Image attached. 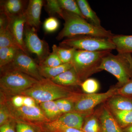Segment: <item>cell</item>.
<instances>
[{
  "instance_id": "17",
  "label": "cell",
  "mask_w": 132,
  "mask_h": 132,
  "mask_svg": "<svg viewBox=\"0 0 132 132\" xmlns=\"http://www.w3.org/2000/svg\"><path fill=\"white\" fill-rule=\"evenodd\" d=\"M25 1L21 0H7L1 4L2 12L8 16H16L25 13Z\"/></svg>"
},
{
  "instance_id": "22",
  "label": "cell",
  "mask_w": 132,
  "mask_h": 132,
  "mask_svg": "<svg viewBox=\"0 0 132 132\" xmlns=\"http://www.w3.org/2000/svg\"><path fill=\"white\" fill-rule=\"evenodd\" d=\"M81 130L84 132H101L100 122L96 111L86 116Z\"/></svg>"
},
{
  "instance_id": "33",
  "label": "cell",
  "mask_w": 132,
  "mask_h": 132,
  "mask_svg": "<svg viewBox=\"0 0 132 132\" xmlns=\"http://www.w3.org/2000/svg\"><path fill=\"white\" fill-rule=\"evenodd\" d=\"M12 119L10 110L6 102H5V100L1 101L0 106V126L7 123Z\"/></svg>"
},
{
  "instance_id": "24",
  "label": "cell",
  "mask_w": 132,
  "mask_h": 132,
  "mask_svg": "<svg viewBox=\"0 0 132 132\" xmlns=\"http://www.w3.org/2000/svg\"><path fill=\"white\" fill-rule=\"evenodd\" d=\"M40 125V128L43 132H84L81 130L66 127L56 120L42 123Z\"/></svg>"
},
{
  "instance_id": "7",
  "label": "cell",
  "mask_w": 132,
  "mask_h": 132,
  "mask_svg": "<svg viewBox=\"0 0 132 132\" xmlns=\"http://www.w3.org/2000/svg\"><path fill=\"white\" fill-rule=\"evenodd\" d=\"M118 88L114 86L106 92L101 93L92 94L75 93L71 97L74 103V111L85 116L94 112V109L111 97L117 94Z\"/></svg>"
},
{
  "instance_id": "11",
  "label": "cell",
  "mask_w": 132,
  "mask_h": 132,
  "mask_svg": "<svg viewBox=\"0 0 132 132\" xmlns=\"http://www.w3.org/2000/svg\"><path fill=\"white\" fill-rule=\"evenodd\" d=\"M95 111L100 122L101 132H123L106 103Z\"/></svg>"
},
{
  "instance_id": "36",
  "label": "cell",
  "mask_w": 132,
  "mask_h": 132,
  "mask_svg": "<svg viewBox=\"0 0 132 132\" xmlns=\"http://www.w3.org/2000/svg\"><path fill=\"white\" fill-rule=\"evenodd\" d=\"M117 94L132 98V78L126 85L117 89Z\"/></svg>"
},
{
  "instance_id": "29",
  "label": "cell",
  "mask_w": 132,
  "mask_h": 132,
  "mask_svg": "<svg viewBox=\"0 0 132 132\" xmlns=\"http://www.w3.org/2000/svg\"><path fill=\"white\" fill-rule=\"evenodd\" d=\"M83 92L87 94L96 93L100 88L98 81L93 78H88L83 81L81 85Z\"/></svg>"
},
{
  "instance_id": "10",
  "label": "cell",
  "mask_w": 132,
  "mask_h": 132,
  "mask_svg": "<svg viewBox=\"0 0 132 132\" xmlns=\"http://www.w3.org/2000/svg\"><path fill=\"white\" fill-rule=\"evenodd\" d=\"M6 103L12 117L16 120L39 124L49 122L42 109L38 105L16 108L12 106L8 101H7Z\"/></svg>"
},
{
  "instance_id": "26",
  "label": "cell",
  "mask_w": 132,
  "mask_h": 132,
  "mask_svg": "<svg viewBox=\"0 0 132 132\" xmlns=\"http://www.w3.org/2000/svg\"><path fill=\"white\" fill-rule=\"evenodd\" d=\"M53 52L58 55L63 64L71 63L73 58L75 49L72 48L57 46L54 45L52 47Z\"/></svg>"
},
{
  "instance_id": "23",
  "label": "cell",
  "mask_w": 132,
  "mask_h": 132,
  "mask_svg": "<svg viewBox=\"0 0 132 132\" xmlns=\"http://www.w3.org/2000/svg\"><path fill=\"white\" fill-rule=\"evenodd\" d=\"M9 47H18L24 51L7 27L0 29V48Z\"/></svg>"
},
{
  "instance_id": "21",
  "label": "cell",
  "mask_w": 132,
  "mask_h": 132,
  "mask_svg": "<svg viewBox=\"0 0 132 132\" xmlns=\"http://www.w3.org/2000/svg\"><path fill=\"white\" fill-rule=\"evenodd\" d=\"M39 105L49 122L57 120L62 114L59 111L55 101L43 102Z\"/></svg>"
},
{
  "instance_id": "37",
  "label": "cell",
  "mask_w": 132,
  "mask_h": 132,
  "mask_svg": "<svg viewBox=\"0 0 132 132\" xmlns=\"http://www.w3.org/2000/svg\"><path fill=\"white\" fill-rule=\"evenodd\" d=\"M0 132H16V120L12 119L0 127Z\"/></svg>"
},
{
  "instance_id": "30",
  "label": "cell",
  "mask_w": 132,
  "mask_h": 132,
  "mask_svg": "<svg viewBox=\"0 0 132 132\" xmlns=\"http://www.w3.org/2000/svg\"><path fill=\"white\" fill-rule=\"evenodd\" d=\"M59 111L62 114L74 111V103L71 97L55 101Z\"/></svg>"
},
{
  "instance_id": "13",
  "label": "cell",
  "mask_w": 132,
  "mask_h": 132,
  "mask_svg": "<svg viewBox=\"0 0 132 132\" xmlns=\"http://www.w3.org/2000/svg\"><path fill=\"white\" fill-rule=\"evenodd\" d=\"M43 5L42 0H30L25 14L26 24L38 30L40 23V15Z\"/></svg>"
},
{
  "instance_id": "42",
  "label": "cell",
  "mask_w": 132,
  "mask_h": 132,
  "mask_svg": "<svg viewBox=\"0 0 132 132\" xmlns=\"http://www.w3.org/2000/svg\"><path fill=\"white\" fill-rule=\"evenodd\" d=\"M131 98V100H132V98Z\"/></svg>"
},
{
  "instance_id": "16",
  "label": "cell",
  "mask_w": 132,
  "mask_h": 132,
  "mask_svg": "<svg viewBox=\"0 0 132 132\" xmlns=\"http://www.w3.org/2000/svg\"><path fill=\"white\" fill-rule=\"evenodd\" d=\"M107 105L111 111H124L132 110V100L120 95L116 94L109 99Z\"/></svg>"
},
{
  "instance_id": "34",
  "label": "cell",
  "mask_w": 132,
  "mask_h": 132,
  "mask_svg": "<svg viewBox=\"0 0 132 132\" xmlns=\"http://www.w3.org/2000/svg\"><path fill=\"white\" fill-rule=\"evenodd\" d=\"M63 64L55 53L52 52L39 65L48 67H54Z\"/></svg>"
},
{
  "instance_id": "28",
  "label": "cell",
  "mask_w": 132,
  "mask_h": 132,
  "mask_svg": "<svg viewBox=\"0 0 132 132\" xmlns=\"http://www.w3.org/2000/svg\"><path fill=\"white\" fill-rule=\"evenodd\" d=\"M59 2L63 10L77 15L84 18L76 1L74 0H59Z\"/></svg>"
},
{
  "instance_id": "27",
  "label": "cell",
  "mask_w": 132,
  "mask_h": 132,
  "mask_svg": "<svg viewBox=\"0 0 132 132\" xmlns=\"http://www.w3.org/2000/svg\"><path fill=\"white\" fill-rule=\"evenodd\" d=\"M110 111L122 129L132 125V110L124 111Z\"/></svg>"
},
{
  "instance_id": "2",
  "label": "cell",
  "mask_w": 132,
  "mask_h": 132,
  "mask_svg": "<svg viewBox=\"0 0 132 132\" xmlns=\"http://www.w3.org/2000/svg\"><path fill=\"white\" fill-rule=\"evenodd\" d=\"M99 69L105 70L113 75L118 81L116 87H121L132 78L131 54L110 53L103 58Z\"/></svg>"
},
{
  "instance_id": "32",
  "label": "cell",
  "mask_w": 132,
  "mask_h": 132,
  "mask_svg": "<svg viewBox=\"0 0 132 132\" xmlns=\"http://www.w3.org/2000/svg\"><path fill=\"white\" fill-rule=\"evenodd\" d=\"M60 22L59 20L54 16H51L45 20L43 24L44 31L47 33H52L59 28Z\"/></svg>"
},
{
  "instance_id": "14",
  "label": "cell",
  "mask_w": 132,
  "mask_h": 132,
  "mask_svg": "<svg viewBox=\"0 0 132 132\" xmlns=\"http://www.w3.org/2000/svg\"><path fill=\"white\" fill-rule=\"evenodd\" d=\"M86 116L73 111L63 114L56 120L67 127L81 130Z\"/></svg>"
},
{
  "instance_id": "39",
  "label": "cell",
  "mask_w": 132,
  "mask_h": 132,
  "mask_svg": "<svg viewBox=\"0 0 132 132\" xmlns=\"http://www.w3.org/2000/svg\"><path fill=\"white\" fill-rule=\"evenodd\" d=\"M38 104L35 100L32 97L24 95V106H37L38 105Z\"/></svg>"
},
{
  "instance_id": "18",
  "label": "cell",
  "mask_w": 132,
  "mask_h": 132,
  "mask_svg": "<svg viewBox=\"0 0 132 132\" xmlns=\"http://www.w3.org/2000/svg\"><path fill=\"white\" fill-rule=\"evenodd\" d=\"M76 2L84 19L90 23L97 27H101L100 18L97 16L86 0H77Z\"/></svg>"
},
{
  "instance_id": "4",
  "label": "cell",
  "mask_w": 132,
  "mask_h": 132,
  "mask_svg": "<svg viewBox=\"0 0 132 132\" xmlns=\"http://www.w3.org/2000/svg\"><path fill=\"white\" fill-rule=\"evenodd\" d=\"M111 51L88 52L76 50L71 63L81 82L89 78L92 75L101 71L99 68L102 61Z\"/></svg>"
},
{
  "instance_id": "25",
  "label": "cell",
  "mask_w": 132,
  "mask_h": 132,
  "mask_svg": "<svg viewBox=\"0 0 132 132\" xmlns=\"http://www.w3.org/2000/svg\"><path fill=\"white\" fill-rule=\"evenodd\" d=\"M20 48L14 47L0 48L1 68L12 63ZM21 50V49H20Z\"/></svg>"
},
{
  "instance_id": "8",
  "label": "cell",
  "mask_w": 132,
  "mask_h": 132,
  "mask_svg": "<svg viewBox=\"0 0 132 132\" xmlns=\"http://www.w3.org/2000/svg\"><path fill=\"white\" fill-rule=\"evenodd\" d=\"M35 28L26 24L24 31V43L27 51L34 54L40 64L44 61L51 53L47 43L39 38Z\"/></svg>"
},
{
  "instance_id": "38",
  "label": "cell",
  "mask_w": 132,
  "mask_h": 132,
  "mask_svg": "<svg viewBox=\"0 0 132 132\" xmlns=\"http://www.w3.org/2000/svg\"><path fill=\"white\" fill-rule=\"evenodd\" d=\"M10 104L15 108H19L24 106V95H18L12 97Z\"/></svg>"
},
{
  "instance_id": "31",
  "label": "cell",
  "mask_w": 132,
  "mask_h": 132,
  "mask_svg": "<svg viewBox=\"0 0 132 132\" xmlns=\"http://www.w3.org/2000/svg\"><path fill=\"white\" fill-rule=\"evenodd\" d=\"M46 10L51 15L57 14L63 19L64 10L62 9L59 0H47L45 6Z\"/></svg>"
},
{
  "instance_id": "6",
  "label": "cell",
  "mask_w": 132,
  "mask_h": 132,
  "mask_svg": "<svg viewBox=\"0 0 132 132\" xmlns=\"http://www.w3.org/2000/svg\"><path fill=\"white\" fill-rule=\"evenodd\" d=\"M60 46L77 50L98 52L116 49L111 39L90 36H79L67 38L60 43Z\"/></svg>"
},
{
  "instance_id": "40",
  "label": "cell",
  "mask_w": 132,
  "mask_h": 132,
  "mask_svg": "<svg viewBox=\"0 0 132 132\" xmlns=\"http://www.w3.org/2000/svg\"><path fill=\"white\" fill-rule=\"evenodd\" d=\"M122 129L123 132H132V125Z\"/></svg>"
},
{
  "instance_id": "12",
  "label": "cell",
  "mask_w": 132,
  "mask_h": 132,
  "mask_svg": "<svg viewBox=\"0 0 132 132\" xmlns=\"http://www.w3.org/2000/svg\"><path fill=\"white\" fill-rule=\"evenodd\" d=\"M7 16L8 19V27L10 31L14 36L24 52L28 54L24 40V28L26 23L25 13L16 16Z\"/></svg>"
},
{
  "instance_id": "15",
  "label": "cell",
  "mask_w": 132,
  "mask_h": 132,
  "mask_svg": "<svg viewBox=\"0 0 132 132\" xmlns=\"http://www.w3.org/2000/svg\"><path fill=\"white\" fill-rule=\"evenodd\" d=\"M50 80L56 84L65 87L81 86L82 82L73 67Z\"/></svg>"
},
{
  "instance_id": "5",
  "label": "cell",
  "mask_w": 132,
  "mask_h": 132,
  "mask_svg": "<svg viewBox=\"0 0 132 132\" xmlns=\"http://www.w3.org/2000/svg\"><path fill=\"white\" fill-rule=\"evenodd\" d=\"M39 81L20 71L6 68L0 79L1 92L6 96L21 95Z\"/></svg>"
},
{
  "instance_id": "3",
  "label": "cell",
  "mask_w": 132,
  "mask_h": 132,
  "mask_svg": "<svg viewBox=\"0 0 132 132\" xmlns=\"http://www.w3.org/2000/svg\"><path fill=\"white\" fill-rule=\"evenodd\" d=\"M70 90L67 87L56 84L49 79L43 78L21 95L32 97L39 104L46 102L71 98L75 93Z\"/></svg>"
},
{
  "instance_id": "19",
  "label": "cell",
  "mask_w": 132,
  "mask_h": 132,
  "mask_svg": "<svg viewBox=\"0 0 132 132\" xmlns=\"http://www.w3.org/2000/svg\"><path fill=\"white\" fill-rule=\"evenodd\" d=\"M118 53H132V35H114L111 38Z\"/></svg>"
},
{
  "instance_id": "1",
  "label": "cell",
  "mask_w": 132,
  "mask_h": 132,
  "mask_svg": "<svg viewBox=\"0 0 132 132\" xmlns=\"http://www.w3.org/2000/svg\"><path fill=\"white\" fill-rule=\"evenodd\" d=\"M64 27L59 33L56 39L58 40L63 38H73L79 36H90L111 39L114 34L103 27L95 26L84 18L64 10Z\"/></svg>"
},
{
  "instance_id": "20",
  "label": "cell",
  "mask_w": 132,
  "mask_h": 132,
  "mask_svg": "<svg viewBox=\"0 0 132 132\" xmlns=\"http://www.w3.org/2000/svg\"><path fill=\"white\" fill-rule=\"evenodd\" d=\"M73 67L72 63L63 64L54 67H48L39 65V69L41 75L45 79H52Z\"/></svg>"
},
{
  "instance_id": "41",
  "label": "cell",
  "mask_w": 132,
  "mask_h": 132,
  "mask_svg": "<svg viewBox=\"0 0 132 132\" xmlns=\"http://www.w3.org/2000/svg\"></svg>"
},
{
  "instance_id": "9",
  "label": "cell",
  "mask_w": 132,
  "mask_h": 132,
  "mask_svg": "<svg viewBox=\"0 0 132 132\" xmlns=\"http://www.w3.org/2000/svg\"><path fill=\"white\" fill-rule=\"evenodd\" d=\"M3 68L12 69L20 71L38 80L45 78L41 75L39 65L28 54L20 49L18 50L12 63Z\"/></svg>"
},
{
  "instance_id": "35",
  "label": "cell",
  "mask_w": 132,
  "mask_h": 132,
  "mask_svg": "<svg viewBox=\"0 0 132 132\" xmlns=\"http://www.w3.org/2000/svg\"><path fill=\"white\" fill-rule=\"evenodd\" d=\"M16 132H40L34 125L20 120H16Z\"/></svg>"
}]
</instances>
